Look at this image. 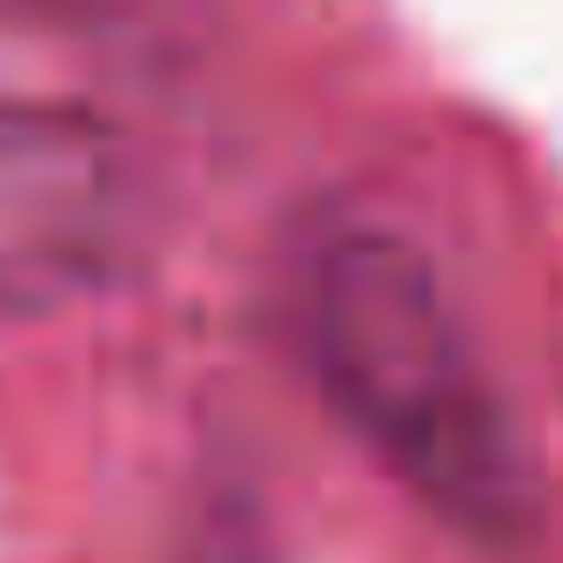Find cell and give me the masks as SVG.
<instances>
[{"mask_svg":"<svg viewBox=\"0 0 563 563\" xmlns=\"http://www.w3.org/2000/svg\"><path fill=\"white\" fill-rule=\"evenodd\" d=\"M307 350L335 413L442 521L478 536L528 521V456L421 243L393 229L329 235L307 264Z\"/></svg>","mask_w":563,"mask_h":563,"instance_id":"1","label":"cell"},{"mask_svg":"<svg viewBox=\"0 0 563 563\" xmlns=\"http://www.w3.org/2000/svg\"><path fill=\"white\" fill-rule=\"evenodd\" d=\"M136 172L100 114L0 100V329L93 300L129 257Z\"/></svg>","mask_w":563,"mask_h":563,"instance_id":"2","label":"cell"},{"mask_svg":"<svg viewBox=\"0 0 563 563\" xmlns=\"http://www.w3.org/2000/svg\"><path fill=\"white\" fill-rule=\"evenodd\" d=\"M8 14H29V22H108L122 0H0Z\"/></svg>","mask_w":563,"mask_h":563,"instance_id":"3","label":"cell"}]
</instances>
